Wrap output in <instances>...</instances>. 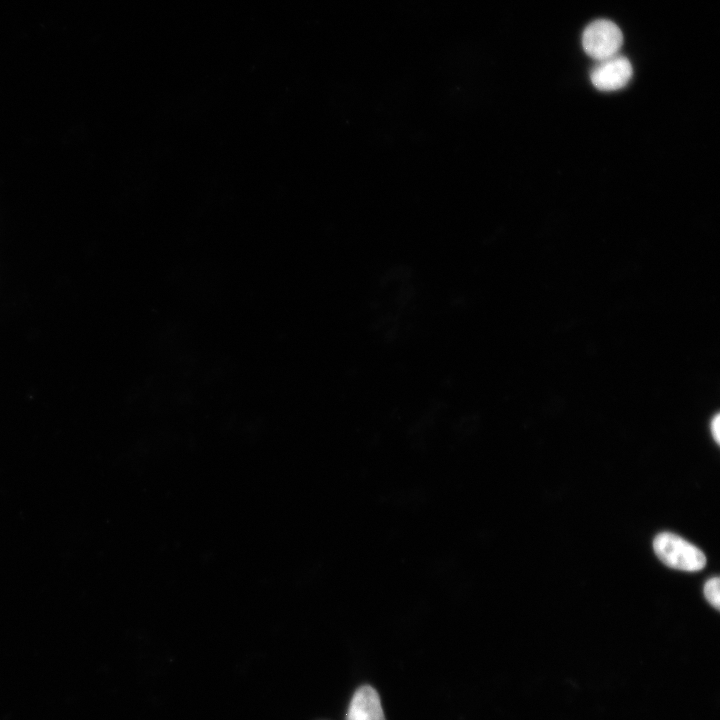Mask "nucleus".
Listing matches in <instances>:
<instances>
[{"label": "nucleus", "instance_id": "4", "mask_svg": "<svg viewBox=\"0 0 720 720\" xmlns=\"http://www.w3.org/2000/svg\"><path fill=\"white\" fill-rule=\"evenodd\" d=\"M346 720H386L380 697L374 688L364 685L355 691Z\"/></svg>", "mask_w": 720, "mask_h": 720}, {"label": "nucleus", "instance_id": "1", "mask_svg": "<svg viewBox=\"0 0 720 720\" xmlns=\"http://www.w3.org/2000/svg\"><path fill=\"white\" fill-rule=\"evenodd\" d=\"M653 549L657 557L673 569L694 572L706 565V557L699 548L673 533L658 534Z\"/></svg>", "mask_w": 720, "mask_h": 720}, {"label": "nucleus", "instance_id": "5", "mask_svg": "<svg viewBox=\"0 0 720 720\" xmlns=\"http://www.w3.org/2000/svg\"><path fill=\"white\" fill-rule=\"evenodd\" d=\"M720 580L719 577H713L706 581L704 585V595L708 602L717 610L720 608Z\"/></svg>", "mask_w": 720, "mask_h": 720}, {"label": "nucleus", "instance_id": "3", "mask_svg": "<svg viewBox=\"0 0 720 720\" xmlns=\"http://www.w3.org/2000/svg\"><path fill=\"white\" fill-rule=\"evenodd\" d=\"M633 75L631 62L622 55L598 61L590 73V80L600 91L611 92L624 88Z\"/></svg>", "mask_w": 720, "mask_h": 720}, {"label": "nucleus", "instance_id": "6", "mask_svg": "<svg viewBox=\"0 0 720 720\" xmlns=\"http://www.w3.org/2000/svg\"><path fill=\"white\" fill-rule=\"evenodd\" d=\"M710 428H711L712 437L714 438V440L716 441V443H719V439H720V435H719V434H720V429H719V415H718V414H716V415L712 418L711 424H710Z\"/></svg>", "mask_w": 720, "mask_h": 720}, {"label": "nucleus", "instance_id": "2", "mask_svg": "<svg viewBox=\"0 0 720 720\" xmlns=\"http://www.w3.org/2000/svg\"><path fill=\"white\" fill-rule=\"evenodd\" d=\"M622 44L621 29L607 19L591 22L582 34V47L585 53L597 62L617 55Z\"/></svg>", "mask_w": 720, "mask_h": 720}]
</instances>
